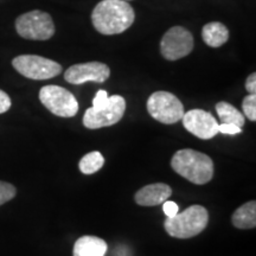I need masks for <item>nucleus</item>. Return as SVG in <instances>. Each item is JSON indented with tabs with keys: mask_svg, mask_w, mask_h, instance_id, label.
Instances as JSON below:
<instances>
[{
	"mask_svg": "<svg viewBox=\"0 0 256 256\" xmlns=\"http://www.w3.org/2000/svg\"><path fill=\"white\" fill-rule=\"evenodd\" d=\"M104 164V158L100 152H89L80 160V171L83 174H92L100 171Z\"/></svg>",
	"mask_w": 256,
	"mask_h": 256,
	"instance_id": "f3484780",
	"label": "nucleus"
},
{
	"mask_svg": "<svg viewBox=\"0 0 256 256\" xmlns=\"http://www.w3.org/2000/svg\"><path fill=\"white\" fill-rule=\"evenodd\" d=\"M108 244L104 240L96 236H82L74 244V256H104Z\"/></svg>",
	"mask_w": 256,
	"mask_h": 256,
	"instance_id": "ddd939ff",
	"label": "nucleus"
},
{
	"mask_svg": "<svg viewBox=\"0 0 256 256\" xmlns=\"http://www.w3.org/2000/svg\"><path fill=\"white\" fill-rule=\"evenodd\" d=\"M209 222L208 210L202 206H191L174 217H168L164 228L176 238H191L200 235Z\"/></svg>",
	"mask_w": 256,
	"mask_h": 256,
	"instance_id": "7ed1b4c3",
	"label": "nucleus"
},
{
	"mask_svg": "<svg viewBox=\"0 0 256 256\" xmlns=\"http://www.w3.org/2000/svg\"><path fill=\"white\" fill-rule=\"evenodd\" d=\"M136 12L124 0H101L92 12L95 30L106 36L122 34L132 26Z\"/></svg>",
	"mask_w": 256,
	"mask_h": 256,
	"instance_id": "f257e3e1",
	"label": "nucleus"
},
{
	"mask_svg": "<svg viewBox=\"0 0 256 256\" xmlns=\"http://www.w3.org/2000/svg\"><path fill=\"white\" fill-rule=\"evenodd\" d=\"M162 210H164V214L166 217H174L179 212V208L174 202L171 200H165L162 203Z\"/></svg>",
	"mask_w": 256,
	"mask_h": 256,
	"instance_id": "4be33fe9",
	"label": "nucleus"
},
{
	"mask_svg": "<svg viewBox=\"0 0 256 256\" xmlns=\"http://www.w3.org/2000/svg\"><path fill=\"white\" fill-rule=\"evenodd\" d=\"M40 100L48 110L60 118H72L78 112V102L66 88L60 86H44L40 90Z\"/></svg>",
	"mask_w": 256,
	"mask_h": 256,
	"instance_id": "6e6552de",
	"label": "nucleus"
},
{
	"mask_svg": "<svg viewBox=\"0 0 256 256\" xmlns=\"http://www.w3.org/2000/svg\"><path fill=\"white\" fill-rule=\"evenodd\" d=\"M12 66L24 78L36 81L50 80L62 72V66L55 60L37 55H20L12 60Z\"/></svg>",
	"mask_w": 256,
	"mask_h": 256,
	"instance_id": "423d86ee",
	"label": "nucleus"
},
{
	"mask_svg": "<svg viewBox=\"0 0 256 256\" xmlns=\"http://www.w3.org/2000/svg\"><path fill=\"white\" fill-rule=\"evenodd\" d=\"M246 89L249 94H255L256 92V74L252 72L248 76L247 81H246Z\"/></svg>",
	"mask_w": 256,
	"mask_h": 256,
	"instance_id": "b1692460",
	"label": "nucleus"
},
{
	"mask_svg": "<svg viewBox=\"0 0 256 256\" xmlns=\"http://www.w3.org/2000/svg\"><path fill=\"white\" fill-rule=\"evenodd\" d=\"M218 133L228 134V136H235V134L242 133V127H238L232 124H218Z\"/></svg>",
	"mask_w": 256,
	"mask_h": 256,
	"instance_id": "aec40b11",
	"label": "nucleus"
},
{
	"mask_svg": "<svg viewBox=\"0 0 256 256\" xmlns=\"http://www.w3.org/2000/svg\"><path fill=\"white\" fill-rule=\"evenodd\" d=\"M171 166L176 174L197 185L209 183L214 177L212 159L191 148L176 152L172 156Z\"/></svg>",
	"mask_w": 256,
	"mask_h": 256,
	"instance_id": "f03ea898",
	"label": "nucleus"
},
{
	"mask_svg": "<svg viewBox=\"0 0 256 256\" xmlns=\"http://www.w3.org/2000/svg\"><path fill=\"white\" fill-rule=\"evenodd\" d=\"M147 110L153 119L165 124H172L182 120L184 106L177 96L168 92H156L146 104Z\"/></svg>",
	"mask_w": 256,
	"mask_h": 256,
	"instance_id": "39448f33",
	"label": "nucleus"
},
{
	"mask_svg": "<svg viewBox=\"0 0 256 256\" xmlns=\"http://www.w3.org/2000/svg\"><path fill=\"white\" fill-rule=\"evenodd\" d=\"M11 106H12L11 98H10L4 90L0 89V114H4L8 110H10Z\"/></svg>",
	"mask_w": 256,
	"mask_h": 256,
	"instance_id": "5701e85b",
	"label": "nucleus"
},
{
	"mask_svg": "<svg viewBox=\"0 0 256 256\" xmlns=\"http://www.w3.org/2000/svg\"><path fill=\"white\" fill-rule=\"evenodd\" d=\"M202 38L210 48H220L229 40V30L223 23L211 22L202 28Z\"/></svg>",
	"mask_w": 256,
	"mask_h": 256,
	"instance_id": "4468645a",
	"label": "nucleus"
},
{
	"mask_svg": "<svg viewBox=\"0 0 256 256\" xmlns=\"http://www.w3.org/2000/svg\"><path fill=\"white\" fill-rule=\"evenodd\" d=\"M16 30L24 40H48L55 34V24L48 12L34 10L16 19Z\"/></svg>",
	"mask_w": 256,
	"mask_h": 256,
	"instance_id": "20e7f679",
	"label": "nucleus"
},
{
	"mask_svg": "<svg viewBox=\"0 0 256 256\" xmlns=\"http://www.w3.org/2000/svg\"><path fill=\"white\" fill-rule=\"evenodd\" d=\"M16 194H17V188L14 185L8 182L0 180V206L14 200Z\"/></svg>",
	"mask_w": 256,
	"mask_h": 256,
	"instance_id": "6ab92c4d",
	"label": "nucleus"
},
{
	"mask_svg": "<svg viewBox=\"0 0 256 256\" xmlns=\"http://www.w3.org/2000/svg\"><path fill=\"white\" fill-rule=\"evenodd\" d=\"M110 69L101 62L80 63L72 66L64 72V80L70 84H83L86 82L104 83L110 78Z\"/></svg>",
	"mask_w": 256,
	"mask_h": 256,
	"instance_id": "9d476101",
	"label": "nucleus"
},
{
	"mask_svg": "<svg viewBox=\"0 0 256 256\" xmlns=\"http://www.w3.org/2000/svg\"><path fill=\"white\" fill-rule=\"evenodd\" d=\"M242 110L243 115L248 118L249 120L255 122L256 121V95L249 94L246 96L242 101Z\"/></svg>",
	"mask_w": 256,
	"mask_h": 256,
	"instance_id": "a211bd4d",
	"label": "nucleus"
},
{
	"mask_svg": "<svg viewBox=\"0 0 256 256\" xmlns=\"http://www.w3.org/2000/svg\"><path fill=\"white\" fill-rule=\"evenodd\" d=\"M232 222L238 229H254L256 226V202H247L232 214Z\"/></svg>",
	"mask_w": 256,
	"mask_h": 256,
	"instance_id": "2eb2a0df",
	"label": "nucleus"
},
{
	"mask_svg": "<svg viewBox=\"0 0 256 256\" xmlns=\"http://www.w3.org/2000/svg\"><path fill=\"white\" fill-rule=\"evenodd\" d=\"M216 112L222 124H232L238 127H242L244 124V115L238 108L234 107L232 104H228V102H218L216 104Z\"/></svg>",
	"mask_w": 256,
	"mask_h": 256,
	"instance_id": "dca6fc26",
	"label": "nucleus"
},
{
	"mask_svg": "<svg viewBox=\"0 0 256 256\" xmlns=\"http://www.w3.org/2000/svg\"><path fill=\"white\" fill-rule=\"evenodd\" d=\"M194 50V36L188 28L174 26L165 32L160 42V51L165 60H178Z\"/></svg>",
	"mask_w": 256,
	"mask_h": 256,
	"instance_id": "1a4fd4ad",
	"label": "nucleus"
},
{
	"mask_svg": "<svg viewBox=\"0 0 256 256\" xmlns=\"http://www.w3.org/2000/svg\"><path fill=\"white\" fill-rule=\"evenodd\" d=\"M172 194V188L168 184L156 183L150 184L140 188L136 192L134 200L138 206H156L168 200Z\"/></svg>",
	"mask_w": 256,
	"mask_h": 256,
	"instance_id": "f8f14e48",
	"label": "nucleus"
},
{
	"mask_svg": "<svg viewBox=\"0 0 256 256\" xmlns=\"http://www.w3.org/2000/svg\"><path fill=\"white\" fill-rule=\"evenodd\" d=\"M124 2H130V0H124Z\"/></svg>",
	"mask_w": 256,
	"mask_h": 256,
	"instance_id": "393cba45",
	"label": "nucleus"
},
{
	"mask_svg": "<svg viewBox=\"0 0 256 256\" xmlns=\"http://www.w3.org/2000/svg\"><path fill=\"white\" fill-rule=\"evenodd\" d=\"M183 126L200 139L209 140L218 134V122L212 114L203 110H191L184 113Z\"/></svg>",
	"mask_w": 256,
	"mask_h": 256,
	"instance_id": "9b49d317",
	"label": "nucleus"
},
{
	"mask_svg": "<svg viewBox=\"0 0 256 256\" xmlns=\"http://www.w3.org/2000/svg\"><path fill=\"white\" fill-rule=\"evenodd\" d=\"M108 98H110V96H108L107 92L98 90V92H96L95 98H92V107L94 108L104 107V106L108 102Z\"/></svg>",
	"mask_w": 256,
	"mask_h": 256,
	"instance_id": "412c9836",
	"label": "nucleus"
},
{
	"mask_svg": "<svg viewBox=\"0 0 256 256\" xmlns=\"http://www.w3.org/2000/svg\"><path fill=\"white\" fill-rule=\"evenodd\" d=\"M126 112V100L121 95L110 96L104 107H90L86 110L83 116V124L89 130H98L110 127L122 119Z\"/></svg>",
	"mask_w": 256,
	"mask_h": 256,
	"instance_id": "0eeeda50",
	"label": "nucleus"
}]
</instances>
